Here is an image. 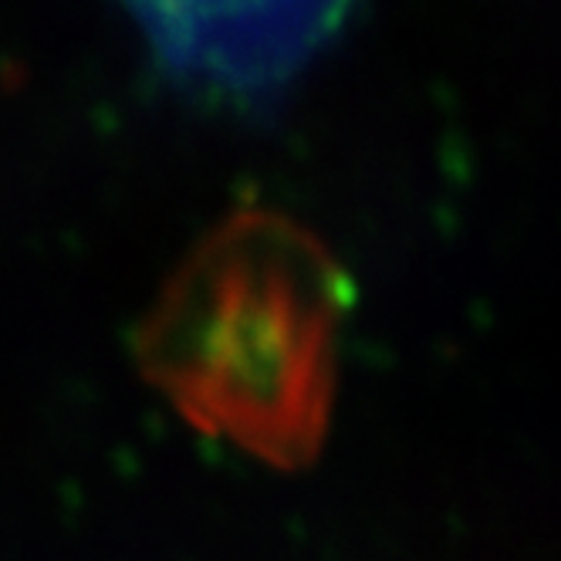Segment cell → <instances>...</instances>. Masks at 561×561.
<instances>
[{"label": "cell", "mask_w": 561, "mask_h": 561, "mask_svg": "<svg viewBox=\"0 0 561 561\" xmlns=\"http://www.w3.org/2000/svg\"><path fill=\"white\" fill-rule=\"evenodd\" d=\"M352 298L322 237L280 210L240 207L170 271L133 329V363L190 430L298 473L335 423Z\"/></svg>", "instance_id": "obj_1"}]
</instances>
